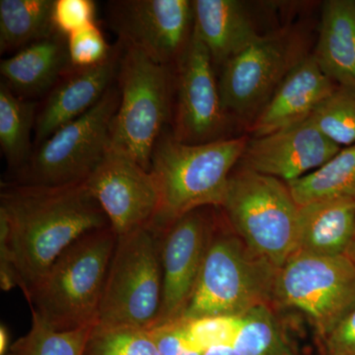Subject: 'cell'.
Here are the masks:
<instances>
[{
    "instance_id": "cell-37",
    "label": "cell",
    "mask_w": 355,
    "mask_h": 355,
    "mask_svg": "<svg viewBox=\"0 0 355 355\" xmlns=\"http://www.w3.org/2000/svg\"><path fill=\"white\" fill-rule=\"evenodd\" d=\"M349 256L352 257V258H354L355 260V235H354V242H352V246H350V249L349 251V253H347Z\"/></svg>"
},
{
    "instance_id": "cell-3",
    "label": "cell",
    "mask_w": 355,
    "mask_h": 355,
    "mask_svg": "<svg viewBox=\"0 0 355 355\" xmlns=\"http://www.w3.org/2000/svg\"><path fill=\"white\" fill-rule=\"evenodd\" d=\"M116 239L110 226L70 245L26 294L32 314L58 331L96 326Z\"/></svg>"
},
{
    "instance_id": "cell-38",
    "label": "cell",
    "mask_w": 355,
    "mask_h": 355,
    "mask_svg": "<svg viewBox=\"0 0 355 355\" xmlns=\"http://www.w3.org/2000/svg\"><path fill=\"white\" fill-rule=\"evenodd\" d=\"M322 355H329V354H322Z\"/></svg>"
},
{
    "instance_id": "cell-16",
    "label": "cell",
    "mask_w": 355,
    "mask_h": 355,
    "mask_svg": "<svg viewBox=\"0 0 355 355\" xmlns=\"http://www.w3.org/2000/svg\"><path fill=\"white\" fill-rule=\"evenodd\" d=\"M121 51L123 44L118 42L102 64L87 69L71 67L65 72L38 107L34 130L37 146L100 102L116 83Z\"/></svg>"
},
{
    "instance_id": "cell-26",
    "label": "cell",
    "mask_w": 355,
    "mask_h": 355,
    "mask_svg": "<svg viewBox=\"0 0 355 355\" xmlns=\"http://www.w3.org/2000/svg\"><path fill=\"white\" fill-rule=\"evenodd\" d=\"M93 327L58 331L32 314V327L12 343L7 355H83Z\"/></svg>"
},
{
    "instance_id": "cell-9",
    "label": "cell",
    "mask_w": 355,
    "mask_h": 355,
    "mask_svg": "<svg viewBox=\"0 0 355 355\" xmlns=\"http://www.w3.org/2000/svg\"><path fill=\"white\" fill-rule=\"evenodd\" d=\"M119 104L120 91L114 83L87 113L36 146L8 183L44 187L85 183L111 146L112 123Z\"/></svg>"
},
{
    "instance_id": "cell-34",
    "label": "cell",
    "mask_w": 355,
    "mask_h": 355,
    "mask_svg": "<svg viewBox=\"0 0 355 355\" xmlns=\"http://www.w3.org/2000/svg\"><path fill=\"white\" fill-rule=\"evenodd\" d=\"M0 284L2 291H8L19 286L17 270L10 245L6 222L0 218Z\"/></svg>"
},
{
    "instance_id": "cell-33",
    "label": "cell",
    "mask_w": 355,
    "mask_h": 355,
    "mask_svg": "<svg viewBox=\"0 0 355 355\" xmlns=\"http://www.w3.org/2000/svg\"><path fill=\"white\" fill-rule=\"evenodd\" d=\"M322 343L324 354L355 355V307Z\"/></svg>"
},
{
    "instance_id": "cell-4",
    "label": "cell",
    "mask_w": 355,
    "mask_h": 355,
    "mask_svg": "<svg viewBox=\"0 0 355 355\" xmlns=\"http://www.w3.org/2000/svg\"><path fill=\"white\" fill-rule=\"evenodd\" d=\"M311 21L270 30L221 67L219 90L235 127L247 130L289 73L312 55L316 39Z\"/></svg>"
},
{
    "instance_id": "cell-11",
    "label": "cell",
    "mask_w": 355,
    "mask_h": 355,
    "mask_svg": "<svg viewBox=\"0 0 355 355\" xmlns=\"http://www.w3.org/2000/svg\"><path fill=\"white\" fill-rule=\"evenodd\" d=\"M171 127L173 137L187 144L233 137L235 125L224 109L216 67L195 31L174 65Z\"/></svg>"
},
{
    "instance_id": "cell-32",
    "label": "cell",
    "mask_w": 355,
    "mask_h": 355,
    "mask_svg": "<svg viewBox=\"0 0 355 355\" xmlns=\"http://www.w3.org/2000/svg\"><path fill=\"white\" fill-rule=\"evenodd\" d=\"M159 355H203L193 347L184 331L182 320L153 329Z\"/></svg>"
},
{
    "instance_id": "cell-21",
    "label": "cell",
    "mask_w": 355,
    "mask_h": 355,
    "mask_svg": "<svg viewBox=\"0 0 355 355\" xmlns=\"http://www.w3.org/2000/svg\"><path fill=\"white\" fill-rule=\"evenodd\" d=\"M313 55L336 85L355 87V1L324 2Z\"/></svg>"
},
{
    "instance_id": "cell-27",
    "label": "cell",
    "mask_w": 355,
    "mask_h": 355,
    "mask_svg": "<svg viewBox=\"0 0 355 355\" xmlns=\"http://www.w3.org/2000/svg\"><path fill=\"white\" fill-rule=\"evenodd\" d=\"M340 147L355 144V87L336 85L333 93L308 119Z\"/></svg>"
},
{
    "instance_id": "cell-17",
    "label": "cell",
    "mask_w": 355,
    "mask_h": 355,
    "mask_svg": "<svg viewBox=\"0 0 355 355\" xmlns=\"http://www.w3.org/2000/svg\"><path fill=\"white\" fill-rule=\"evenodd\" d=\"M336 87V84L324 73L312 53L284 79L246 130L248 135L265 137L308 120Z\"/></svg>"
},
{
    "instance_id": "cell-35",
    "label": "cell",
    "mask_w": 355,
    "mask_h": 355,
    "mask_svg": "<svg viewBox=\"0 0 355 355\" xmlns=\"http://www.w3.org/2000/svg\"><path fill=\"white\" fill-rule=\"evenodd\" d=\"M10 334L6 324L0 327V355H7L11 347Z\"/></svg>"
},
{
    "instance_id": "cell-28",
    "label": "cell",
    "mask_w": 355,
    "mask_h": 355,
    "mask_svg": "<svg viewBox=\"0 0 355 355\" xmlns=\"http://www.w3.org/2000/svg\"><path fill=\"white\" fill-rule=\"evenodd\" d=\"M83 355H159L153 331L93 327Z\"/></svg>"
},
{
    "instance_id": "cell-13",
    "label": "cell",
    "mask_w": 355,
    "mask_h": 355,
    "mask_svg": "<svg viewBox=\"0 0 355 355\" xmlns=\"http://www.w3.org/2000/svg\"><path fill=\"white\" fill-rule=\"evenodd\" d=\"M216 209L193 210L160 233L162 301L155 328L183 316L216 228Z\"/></svg>"
},
{
    "instance_id": "cell-14",
    "label": "cell",
    "mask_w": 355,
    "mask_h": 355,
    "mask_svg": "<svg viewBox=\"0 0 355 355\" xmlns=\"http://www.w3.org/2000/svg\"><path fill=\"white\" fill-rule=\"evenodd\" d=\"M84 186L116 237L150 225L157 214L160 198L153 173L111 147Z\"/></svg>"
},
{
    "instance_id": "cell-2",
    "label": "cell",
    "mask_w": 355,
    "mask_h": 355,
    "mask_svg": "<svg viewBox=\"0 0 355 355\" xmlns=\"http://www.w3.org/2000/svg\"><path fill=\"white\" fill-rule=\"evenodd\" d=\"M249 135L202 144L178 141L171 132L154 147L150 172L159 191V209L153 223L159 233L193 210L220 207L228 180L239 163Z\"/></svg>"
},
{
    "instance_id": "cell-18",
    "label": "cell",
    "mask_w": 355,
    "mask_h": 355,
    "mask_svg": "<svg viewBox=\"0 0 355 355\" xmlns=\"http://www.w3.org/2000/svg\"><path fill=\"white\" fill-rule=\"evenodd\" d=\"M193 31L207 46L214 67L231 58L268 32L259 28L250 4L239 0H193Z\"/></svg>"
},
{
    "instance_id": "cell-31",
    "label": "cell",
    "mask_w": 355,
    "mask_h": 355,
    "mask_svg": "<svg viewBox=\"0 0 355 355\" xmlns=\"http://www.w3.org/2000/svg\"><path fill=\"white\" fill-rule=\"evenodd\" d=\"M53 23L64 36L96 23V3L93 0H55Z\"/></svg>"
},
{
    "instance_id": "cell-10",
    "label": "cell",
    "mask_w": 355,
    "mask_h": 355,
    "mask_svg": "<svg viewBox=\"0 0 355 355\" xmlns=\"http://www.w3.org/2000/svg\"><path fill=\"white\" fill-rule=\"evenodd\" d=\"M273 304L302 313L323 342L355 307V260L297 251L277 270Z\"/></svg>"
},
{
    "instance_id": "cell-7",
    "label": "cell",
    "mask_w": 355,
    "mask_h": 355,
    "mask_svg": "<svg viewBox=\"0 0 355 355\" xmlns=\"http://www.w3.org/2000/svg\"><path fill=\"white\" fill-rule=\"evenodd\" d=\"M121 44L116 79L120 104L112 123L110 147L150 171L154 147L172 121L174 67Z\"/></svg>"
},
{
    "instance_id": "cell-19",
    "label": "cell",
    "mask_w": 355,
    "mask_h": 355,
    "mask_svg": "<svg viewBox=\"0 0 355 355\" xmlns=\"http://www.w3.org/2000/svg\"><path fill=\"white\" fill-rule=\"evenodd\" d=\"M67 38L57 32L0 62L1 83L23 99L46 96L71 69Z\"/></svg>"
},
{
    "instance_id": "cell-23",
    "label": "cell",
    "mask_w": 355,
    "mask_h": 355,
    "mask_svg": "<svg viewBox=\"0 0 355 355\" xmlns=\"http://www.w3.org/2000/svg\"><path fill=\"white\" fill-rule=\"evenodd\" d=\"M38 105L0 84V146L9 167L18 171L32 155Z\"/></svg>"
},
{
    "instance_id": "cell-24",
    "label": "cell",
    "mask_w": 355,
    "mask_h": 355,
    "mask_svg": "<svg viewBox=\"0 0 355 355\" xmlns=\"http://www.w3.org/2000/svg\"><path fill=\"white\" fill-rule=\"evenodd\" d=\"M286 184L299 207L330 198L355 200V144L343 147L319 169Z\"/></svg>"
},
{
    "instance_id": "cell-1",
    "label": "cell",
    "mask_w": 355,
    "mask_h": 355,
    "mask_svg": "<svg viewBox=\"0 0 355 355\" xmlns=\"http://www.w3.org/2000/svg\"><path fill=\"white\" fill-rule=\"evenodd\" d=\"M0 218L7 226L24 295L70 245L86 233L111 226L84 184L6 183L0 195Z\"/></svg>"
},
{
    "instance_id": "cell-5",
    "label": "cell",
    "mask_w": 355,
    "mask_h": 355,
    "mask_svg": "<svg viewBox=\"0 0 355 355\" xmlns=\"http://www.w3.org/2000/svg\"><path fill=\"white\" fill-rule=\"evenodd\" d=\"M277 270L246 246L220 212L181 319L241 316L258 306L273 305Z\"/></svg>"
},
{
    "instance_id": "cell-25",
    "label": "cell",
    "mask_w": 355,
    "mask_h": 355,
    "mask_svg": "<svg viewBox=\"0 0 355 355\" xmlns=\"http://www.w3.org/2000/svg\"><path fill=\"white\" fill-rule=\"evenodd\" d=\"M238 355H294L273 305H261L241 316L239 330L233 340Z\"/></svg>"
},
{
    "instance_id": "cell-12",
    "label": "cell",
    "mask_w": 355,
    "mask_h": 355,
    "mask_svg": "<svg viewBox=\"0 0 355 355\" xmlns=\"http://www.w3.org/2000/svg\"><path fill=\"white\" fill-rule=\"evenodd\" d=\"M106 12L121 43L161 64L174 67L193 37L190 0H113Z\"/></svg>"
},
{
    "instance_id": "cell-30",
    "label": "cell",
    "mask_w": 355,
    "mask_h": 355,
    "mask_svg": "<svg viewBox=\"0 0 355 355\" xmlns=\"http://www.w3.org/2000/svg\"><path fill=\"white\" fill-rule=\"evenodd\" d=\"M67 38L69 62L74 69H87L102 64L114 49L105 39L97 23L72 33Z\"/></svg>"
},
{
    "instance_id": "cell-15",
    "label": "cell",
    "mask_w": 355,
    "mask_h": 355,
    "mask_svg": "<svg viewBox=\"0 0 355 355\" xmlns=\"http://www.w3.org/2000/svg\"><path fill=\"white\" fill-rule=\"evenodd\" d=\"M340 150L306 120L265 137H249L238 166L289 183L319 169Z\"/></svg>"
},
{
    "instance_id": "cell-29",
    "label": "cell",
    "mask_w": 355,
    "mask_h": 355,
    "mask_svg": "<svg viewBox=\"0 0 355 355\" xmlns=\"http://www.w3.org/2000/svg\"><path fill=\"white\" fill-rule=\"evenodd\" d=\"M241 316H207L180 320L183 321L186 335L193 347L205 354L212 347L232 345L241 324Z\"/></svg>"
},
{
    "instance_id": "cell-6",
    "label": "cell",
    "mask_w": 355,
    "mask_h": 355,
    "mask_svg": "<svg viewBox=\"0 0 355 355\" xmlns=\"http://www.w3.org/2000/svg\"><path fill=\"white\" fill-rule=\"evenodd\" d=\"M218 209L246 246L277 270L297 252L299 205L286 182L237 165Z\"/></svg>"
},
{
    "instance_id": "cell-8",
    "label": "cell",
    "mask_w": 355,
    "mask_h": 355,
    "mask_svg": "<svg viewBox=\"0 0 355 355\" xmlns=\"http://www.w3.org/2000/svg\"><path fill=\"white\" fill-rule=\"evenodd\" d=\"M161 235L153 226L116 239L97 324L153 330L162 301Z\"/></svg>"
},
{
    "instance_id": "cell-22",
    "label": "cell",
    "mask_w": 355,
    "mask_h": 355,
    "mask_svg": "<svg viewBox=\"0 0 355 355\" xmlns=\"http://www.w3.org/2000/svg\"><path fill=\"white\" fill-rule=\"evenodd\" d=\"M55 0H0V53H16L57 33Z\"/></svg>"
},
{
    "instance_id": "cell-36",
    "label": "cell",
    "mask_w": 355,
    "mask_h": 355,
    "mask_svg": "<svg viewBox=\"0 0 355 355\" xmlns=\"http://www.w3.org/2000/svg\"><path fill=\"white\" fill-rule=\"evenodd\" d=\"M203 355H238L235 350L231 347H212L205 352Z\"/></svg>"
},
{
    "instance_id": "cell-20",
    "label": "cell",
    "mask_w": 355,
    "mask_h": 355,
    "mask_svg": "<svg viewBox=\"0 0 355 355\" xmlns=\"http://www.w3.org/2000/svg\"><path fill=\"white\" fill-rule=\"evenodd\" d=\"M355 235V200L330 198L300 205L298 250L318 256L349 253Z\"/></svg>"
}]
</instances>
